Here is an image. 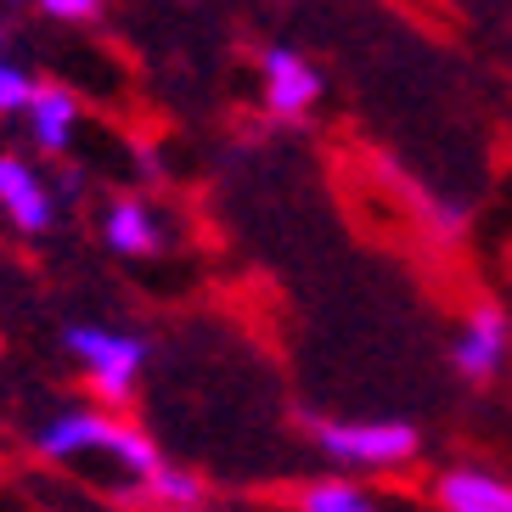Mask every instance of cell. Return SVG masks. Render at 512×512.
Masks as SVG:
<instances>
[{
	"label": "cell",
	"mask_w": 512,
	"mask_h": 512,
	"mask_svg": "<svg viewBox=\"0 0 512 512\" xmlns=\"http://www.w3.org/2000/svg\"><path fill=\"white\" fill-rule=\"evenodd\" d=\"M40 451L51 462H79V456H113V462L141 479V496H147V479L158 473V451H152L147 439L130 428V422L107 417V411H62L57 422H46V434H40Z\"/></svg>",
	"instance_id": "cell-1"
},
{
	"label": "cell",
	"mask_w": 512,
	"mask_h": 512,
	"mask_svg": "<svg viewBox=\"0 0 512 512\" xmlns=\"http://www.w3.org/2000/svg\"><path fill=\"white\" fill-rule=\"evenodd\" d=\"M68 349L79 355L85 377H91V389L113 406L130 400L136 389L141 366H147V344L130 338V332H107V327H68Z\"/></svg>",
	"instance_id": "cell-2"
},
{
	"label": "cell",
	"mask_w": 512,
	"mask_h": 512,
	"mask_svg": "<svg viewBox=\"0 0 512 512\" xmlns=\"http://www.w3.org/2000/svg\"><path fill=\"white\" fill-rule=\"evenodd\" d=\"M316 445L355 467H394L417 456V428H406V422H316Z\"/></svg>",
	"instance_id": "cell-3"
},
{
	"label": "cell",
	"mask_w": 512,
	"mask_h": 512,
	"mask_svg": "<svg viewBox=\"0 0 512 512\" xmlns=\"http://www.w3.org/2000/svg\"><path fill=\"white\" fill-rule=\"evenodd\" d=\"M316 96H321V74L299 57V51H287V46L265 51V102H271L282 119L310 113V107H316Z\"/></svg>",
	"instance_id": "cell-4"
},
{
	"label": "cell",
	"mask_w": 512,
	"mask_h": 512,
	"mask_svg": "<svg viewBox=\"0 0 512 512\" xmlns=\"http://www.w3.org/2000/svg\"><path fill=\"white\" fill-rule=\"evenodd\" d=\"M507 316L501 310H473L467 316V327L456 332V372L473 377V383H484V377H496L501 361H507Z\"/></svg>",
	"instance_id": "cell-5"
},
{
	"label": "cell",
	"mask_w": 512,
	"mask_h": 512,
	"mask_svg": "<svg viewBox=\"0 0 512 512\" xmlns=\"http://www.w3.org/2000/svg\"><path fill=\"white\" fill-rule=\"evenodd\" d=\"M0 209L17 231H46L51 226V192L40 186L23 158H0Z\"/></svg>",
	"instance_id": "cell-6"
},
{
	"label": "cell",
	"mask_w": 512,
	"mask_h": 512,
	"mask_svg": "<svg viewBox=\"0 0 512 512\" xmlns=\"http://www.w3.org/2000/svg\"><path fill=\"white\" fill-rule=\"evenodd\" d=\"M439 507L445 512H512V484H501L496 473L456 467V473L439 479Z\"/></svg>",
	"instance_id": "cell-7"
},
{
	"label": "cell",
	"mask_w": 512,
	"mask_h": 512,
	"mask_svg": "<svg viewBox=\"0 0 512 512\" xmlns=\"http://www.w3.org/2000/svg\"><path fill=\"white\" fill-rule=\"evenodd\" d=\"M29 119H34V141H40L46 152H62L68 141H74V124H79L74 91H62V85H34Z\"/></svg>",
	"instance_id": "cell-8"
},
{
	"label": "cell",
	"mask_w": 512,
	"mask_h": 512,
	"mask_svg": "<svg viewBox=\"0 0 512 512\" xmlns=\"http://www.w3.org/2000/svg\"><path fill=\"white\" fill-rule=\"evenodd\" d=\"M158 220H152L147 203L136 197H119L113 209H107V248H119V254H152L158 248Z\"/></svg>",
	"instance_id": "cell-9"
},
{
	"label": "cell",
	"mask_w": 512,
	"mask_h": 512,
	"mask_svg": "<svg viewBox=\"0 0 512 512\" xmlns=\"http://www.w3.org/2000/svg\"><path fill=\"white\" fill-rule=\"evenodd\" d=\"M147 496L164 512H192L197 507V479L181 473V467H158V473L147 479Z\"/></svg>",
	"instance_id": "cell-10"
},
{
	"label": "cell",
	"mask_w": 512,
	"mask_h": 512,
	"mask_svg": "<svg viewBox=\"0 0 512 512\" xmlns=\"http://www.w3.org/2000/svg\"><path fill=\"white\" fill-rule=\"evenodd\" d=\"M304 512H377L355 484H310L304 490Z\"/></svg>",
	"instance_id": "cell-11"
},
{
	"label": "cell",
	"mask_w": 512,
	"mask_h": 512,
	"mask_svg": "<svg viewBox=\"0 0 512 512\" xmlns=\"http://www.w3.org/2000/svg\"><path fill=\"white\" fill-rule=\"evenodd\" d=\"M29 102H34V79L0 57V113H17V107H29Z\"/></svg>",
	"instance_id": "cell-12"
},
{
	"label": "cell",
	"mask_w": 512,
	"mask_h": 512,
	"mask_svg": "<svg viewBox=\"0 0 512 512\" xmlns=\"http://www.w3.org/2000/svg\"><path fill=\"white\" fill-rule=\"evenodd\" d=\"M46 17H57V23H96L102 6L96 0H46Z\"/></svg>",
	"instance_id": "cell-13"
}]
</instances>
